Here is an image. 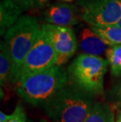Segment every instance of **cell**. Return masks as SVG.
Wrapping results in <instances>:
<instances>
[{"instance_id":"cell-1","label":"cell","mask_w":121,"mask_h":122,"mask_svg":"<svg viewBox=\"0 0 121 122\" xmlns=\"http://www.w3.org/2000/svg\"><path fill=\"white\" fill-rule=\"evenodd\" d=\"M68 84L67 69L55 66L20 78L16 84L15 92L28 104L43 107L57 92Z\"/></svg>"},{"instance_id":"cell-2","label":"cell","mask_w":121,"mask_h":122,"mask_svg":"<svg viewBox=\"0 0 121 122\" xmlns=\"http://www.w3.org/2000/svg\"><path fill=\"white\" fill-rule=\"evenodd\" d=\"M94 102V96L69 83L43 108L53 122H84Z\"/></svg>"},{"instance_id":"cell-3","label":"cell","mask_w":121,"mask_h":122,"mask_svg":"<svg viewBox=\"0 0 121 122\" xmlns=\"http://www.w3.org/2000/svg\"><path fill=\"white\" fill-rule=\"evenodd\" d=\"M42 27L43 25L36 17L22 15L4 35V41L8 46L12 59L10 80L14 84L18 81L22 65L40 36Z\"/></svg>"},{"instance_id":"cell-4","label":"cell","mask_w":121,"mask_h":122,"mask_svg":"<svg viewBox=\"0 0 121 122\" xmlns=\"http://www.w3.org/2000/svg\"><path fill=\"white\" fill-rule=\"evenodd\" d=\"M108 65L100 56L79 54L67 69L69 83L93 96L102 95Z\"/></svg>"},{"instance_id":"cell-5","label":"cell","mask_w":121,"mask_h":122,"mask_svg":"<svg viewBox=\"0 0 121 122\" xmlns=\"http://www.w3.org/2000/svg\"><path fill=\"white\" fill-rule=\"evenodd\" d=\"M82 20L91 27L116 25L121 19V0H77Z\"/></svg>"},{"instance_id":"cell-6","label":"cell","mask_w":121,"mask_h":122,"mask_svg":"<svg viewBox=\"0 0 121 122\" xmlns=\"http://www.w3.org/2000/svg\"><path fill=\"white\" fill-rule=\"evenodd\" d=\"M55 66H57V54L42 27L40 36L27 54L22 65L19 80L29 74L43 71Z\"/></svg>"},{"instance_id":"cell-7","label":"cell","mask_w":121,"mask_h":122,"mask_svg":"<svg viewBox=\"0 0 121 122\" xmlns=\"http://www.w3.org/2000/svg\"><path fill=\"white\" fill-rule=\"evenodd\" d=\"M43 30L57 54V66H62L76 51L78 43L76 35L70 28L50 24L43 25Z\"/></svg>"},{"instance_id":"cell-8","label":"cell","mask_w":121,"mask_h":122,"mask_svg":"<svg viewBox=\"0 0 121 122\" xmlns=\"http://www.w3.org/2000/svg\"><path fill=\"white\" fill-rule=\"evenodd\" d=\"M43 18L47 24L70 28L79 21L75 7L64 2H57L47 6L43 13Z\"/></svg>"},{"instance_id":"cell-9","label":"cell","mask_w":121,"mask_h":122,"mask_svg":"<svg viewBox=\"0 0 121 122\" xmlns=\"http://www.w3.org/2000/svg\"><path fill=\"white\" fill-rule=\"evenodd\" d=\"M79 43L84 54L94 56H100L106 52L107 46H109L91 29V28H83L80 31Z\"/></svg>"},{"instance_id":"cell-10","label":"cell","mask_w":121,"mask_h":122,"mask_svg":"<svg viewBox=\"0 0 121 122\" xmlns=\"http://www.w3.org/2000/svg\"><path fill=\"white\" fill-rule=\"evenodd\" d=\"M23 10L12 0L0 2V34L2 36L22 16Z\"/></svg>"},{"instance_id":"cell-11","label":"cell","mask_w":121,"mask_h":122,"mask_svg":"<svg viewBox=\"0 0 121 122\" xmlns=\"http://www.w3.org/2000/svg\"><path fill=\"white\" fill-rule=\"evenodd\" d=\"M84 122H116L112 108L108 103L95 102Z\"/></svg>"},{"instance_id":"cell-12","label":"cell","mask_w":121,"mask_h":122,"mask_svg":"<svg viewBox=\"0 0 121 122\" xmlns=\"http://www.w3.org/2000/svg\"><path fill=\"white\" fill-rule=\"evenodd\" d=\"M91 28L107 46L121 45V28L116 25Z\"/></svg>"},{"instance_id":"cell-13","label":"cell","mask_w":121,"mask_h":122,"mask_svg":"<svg viewBox=\"0 0 121 122\" xmlns=\"http://www.w3.org/2000/svg\"><path fill=\"white\" fill-rule=\"evenodd\" d=\"M12 72V59L10 56L9 48L5 41L0 43V84L4 86L10 80Z\"/></svg>"},{"instance_id":"cell-14","label":"cell","mask_w":121,"mask_h":122,"mask_svg":"<svg viewBox=\"0 0 121 122\" xmlns=\"http://www.w3.org/2000/svg\"><path fill=\"white\" fill-rule=\"evenodd\" d=\"M106 58L110 66V72L116 77L121 76V45L109 46L106 50Z\"/></svg>"},{"instance_id":"cell-15","label":"cell","mask_w":121,"mask_h":122,"mask_svg":"<svg viewBox=\"0 0 121 122\" xmlns=\"http://www.w3.org/2000/svg\"><path fill=\"white\" fill-rule=\"evenodd\" d=\"M106 99L112 110L121 109V80L116 83L108 91Z\"/></svg>"},{"instance_id":"cell-16","label":"cell","mask_w":121,"mask_h":122,"mask_svg":"<svg viewBox=\"0 0 121 122\" xmlns=\"http://www.w3.org/2000/svg\"><path fill=\"white\" fill-rule=\"evenodd\" d=\"M7 122H28L27 117L23 106L20 104H17L15 107L12 117Z\"/></svg>"},{"instance_id":"cell-17","label":"cell","mask_w":121,"mask_h":122,"mask_svg":"<svg viewBox=\"0 0 121 122\" xmlns=\"http://www.w3.org/2000/svg\"><path fill=\"white\" fill-rule=\"evenodd\" d=\"M22 9L23 11L37 8L35 0H12Z\"/></svg>"},{"instance_id":"cell-18","label":"cell","mask_w":121,"mask_h":122,"mask_svg":"<svg viewBox=\"0 0 121 122\" xmlns=\"http://www.w3.org/2000/svg\"><path fill=\"white\" fill-rule=\"evenodd\" d=\"M35 2H36L37 8L43 9L46 6H47L49 0H35Z\"/></svg>"},{"instance_id":"cell-19","label":"cell","mask_w":121,"mask_h":122,"mask_svg":"<svg viewBox=\"0 0 121 122\" xmlns=\"http://www.w3.org/2000/svg\"><path fill=\"white\" fill-rule=\"evenodd\" d=\"M12 117V113L6 114L2 111L0 112V122H7Z\"/></svg>"},{"instance_id":"cell-20","label":"cell","mask_w":121,"mask_h":122,"mask_svg":"<svg viewBox=\"0 0 121 122\" xmlns=\"http://www.w3.org/2000/svg\"><path fill=\"white\" fill-rule=\"evenodd\" d=\"M116 122H121V110H120L119 112H118V113H117Z\"/></svg>"},{"instance_id":"cell-21","label":"cell","mask_w":121,"mask_h":122,"mask_svg":"<svg viewBox=\"0 0 121 122\" xmlns=\"http://www.w3.org/2000/svg\"><path fill=\"white\" fill-rule=\"evenodd\" d=\"M28 122H49V121H47V120H45V119H40V120H39V121H28Z\"/></svg>"},{"instance_id":"cell-22","label":"cell","mask_w":121,"mask_h":122,"mask_svg":"<svg viewBox=\"0 0 121 122\" xmlns=\"http://www.w3.org/2000/svg\"><path fill=\"white\" fill-rule=\"evenodd\" d=\"M116 25H117V26H119V27H120V28H121V19L119 20V21H118V23L116 24Z\"/></svg>"},{"instance_id":"cell-23","label":"cell","mask_w":121,"mask_h":122,"mask_svg":"<svg viewBox=\"0 0 121 122\" xmlns=\"http://www.w3.org/2000/svg\"><path fill=\"white\" fill-rule=\"evenodd\" d=\"M60 1H65V2H71V1H73V0H60Z\"/></svg>"}]
</instances>
